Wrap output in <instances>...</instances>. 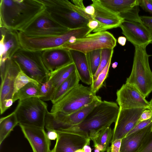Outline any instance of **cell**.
<instances>
[{
    "label": "cell",
    "mask_w": 152,
    "mask_h": 152,
    "mask_svg": "<svg viewBox=\"0 0 152 152\" xmlns=\"http://www.w3.org/2000/svg\"><path fill=\"white\" fill-rule=\"evenodd\" d=\"M139 5L146 12L152 14V0H139Z\"/></svg>",
    "instance_id": "cell-35"
},
{
    "label": "cell",
    "mask_w": 152,
    "mask_h": 152,
    "mask_svg": "<svg viewBox=\"0 0 152 152\" xmlns=\"http://www.w3.org/2000/svg\"></svg>",
    "instance_id": "cell-50"
},
{
    "label": "cell",
    "mask_w": 152,
    "mask_h": 152,
    "mask_svg": "<svg viewBox=\"0 0 152 152\" xmlns=\"http://www.w3.org/2000/svg\"><path fill=\"white\" fill-rule=\"evenodd\" d=\"M118 64V63L117 62H114L112 64V67L113 68H115Z\"/></svg>",
    "instance_id": "cell-46"
},
{
    "label": "cell",
    "mask_w": 152,
    "mask_h": 152,
    "mask_svg": "<svg viewBox=\"0 0 152 152\" xmlns=\"http://www.w3.org/2000/svg\"><path fill=\"white\" fill-rule=\"evenodd\" d=\"M42 51H31L21 48L12 58L18 65L21 70L39 83L49 79L50 73L45 66L42 57Z\"/></svg>",
    "instance_id": "cell-6"
},
{
    "label": "cell",
    "mask_w": 152,
    "mask_h": 152,
    "mask_svg": "<svg viewBox=\"0 0 152 152\" xmlns=\"http://www.w3.org/2000/svg\"><path fill=\"white\" fill-rule=\"evenodd\" d=\"M76 71L75 65L73 62L50 72L49 80L51 81L56 91L58 87Z\"/></svg>",
    "instance_id": "cell-24"
},
{
    "label": "cell",
    "mask_w": 152,
    "mask_h": 152,
    "mask_svg": "<svg viewBox=\"0 0 152 152\" xmlns=\"http://www.w3.org/2000/svg\"><path fill=\"white\" fill-rule=\"evenodd\" d=\"M47 104L38 97L19 100L14 112L19 124L44 128Z\"/></svg>",
    "instance_id": "cell-8"
},
{
    "label": "cell",
    "mask_w": 152,
    "mask_h": 152,
    "mask_svg": "<svg viewBox=\"0 0 152 152\" xmlns=\"http://www.w3.org/2000/svg\"><path fill=\"white\" fill-rule=\"evenodd\" d=\"M99 24L98 22L96 20H89L87 26L91 31L95 32L99 28Z\"/></svg>",
    "instance_id": "cell-39"
},
{
    "label": "cell",
    "mask_w": 152,
    "mask_h": 152,
    "mask_svg": "<svg viewBox=\"0 0 152 152\" xmlns=\"http://www.w3.org/2000/svg\"><path fill=\"white\" fill-rule=\"evenodd\" d=\"M30 83H34L38 86L39 84V83L29 77L21 70L15 80L13 95L20 89Z\"/></svg>",
    "instance_id": "cell-33"
},
{
    "label": "cell",
    "mask_w": 152,
    "mask_h": 152,
    "mask_svg": "<svg viewBox=\"0 0 152 152\" xmlns=\"http://www.w3.org/2000/svg\"><path fill=\"white\" fill-rule=\"evenodd\" d=\"M142 24L148 29L152 35V16H140Z\"/></svg>",
    "instance_id": "cell-36"
},
{
    "label": "cell",
    "mask_w": 152,
    "mask_h": 152,
    "mask_svg": "<svg viewBox=\"0 0 152 152\" xmlns=\"http://www.w3.org/2000/svg\"><path fill=\"white\" fill-rule=\"evenodd\" d=\"M152 117V111L149 109H146L144 110L141 114L138 121L137 124L142 121L149 119Z\"/></svg>",
    "instance_id": "cell-38"
},
{
    "label": "cell",
    "mask_w": 152,
    "mask_h": 152,
    "mask_svg": "<svg viewBox=\"0 0 152 152\" xmlns=\"http://www.w3.org/2000/svg\"><path fill=\"white\" fill-rule=\"evenodd\" d=\"M101 4L110 11L120 14L126 12L139 5V0H99Z\"/></svg>",
    "instance_id": "cell-23"
},
{
    "label": "cell",
    "mask_w": 152,
    "mask_h": 152,
    "mask_svg": "<svg viewBox=\"0 0 152 152\" xmlns=\"http://www.w3.org/2000/svg\"><path fill=\"white\" fill-rule=\"evenodd\" d=\"M84 152H91V148L89 145H86L83 148Z\"/></svg>",
    "instance_id": "cell-45"
},
{
    "label": "cell",
    "mask_w": 152,
    "mask_h": 152,
    "mask_svg": "<svg viewBox=\"0 0 152 152\" xmlns=\"http://www.w3.org/2000/svg\"><path fill=\"white\" fill-rule=\"evenodd\" d=\"M69 30L56 21L45 8L20 31L28 36L45 37L60 36Z\"/></svg>",
    "instance_id": "cell-9"
},
{
    "label": "cell",
    "mask_w": 152,
    "mask_h": 152,
    "mask_svg": "<svg viewBox=\"0 0 152 152\" xmlns=\"http://www.w3.org/2000/svg\"><path fill=\"white\" fill-rule=\"evenodd\" d=\"M19 122L15 113L1 118L0 119V145L8 136Z\"/></svg>",
    "instance_id": "cell-26"
},
{
    "label": "cell",
    "mask_w": 152,
    "mask_h": 152,
    "mask_svg": "<svg viewBox=\"0 0 152 152\" xmlns=\"http://www.w3.org/2000/svg\"><path fill=\"white\" fill-rule=\"evenodd\" d=\"M117 40L110 32L103 31L89 34L76 39L73 43H67L62 47L69 50H74L86 54L94 50L103 48L114 49Z\"/></svg>",
    "instance_id": "cell-11"
},
{
    "label": "cell",
    "mask_w": 152,
    "mask_h": 152,
    "mask_svg": "<svg viewBox=\"0 0 152 152\" xmlns=\"http://www.w3.org/2000/svg\"><path fill=\"white\" fill-rule=\"evenodd\" d=\"M102 100L99 96L88 106L69 115L59 112H48L45 119V127L47 131L57 132L61 129L78 125Z\"/></svg>",
    "instance_id": "cell-10"
},
{
    "label": "cell",
    "mask_w": 152,
    "mask_h": 152,
    "mask_svg": "<svg viewBox=\"0 0 152 152\" xmlns=\"http://www.w3.org/2000/svg\"><path fill=\"white\" fill-rule=\"evenodd\" d=\"M113 135V130L110 127H107L99 132L91 140L93 141L94 144L102 145L106 151L111 142Z\"/></svg>",
    "instance_id": "cell-28"
},
{
    "label": "cell",
    "mask_w": 152,
    "mask_h": 152,
    "mask_svg": "<svg viewBox=\"0 0 152 152\" xmlns=\"http://www.w3.org/2000/svg\"><path fill=\"white\" fill-rule=\"evenodd\" d=\"M152 123L121 139L119 152H139L152 137Z\"/></svg>",
    "instance_id": "cell-21"
},
{
    "label": "cell",
    "mask_w": 152,
    "mask_h": 152,
    "mask_svg": "<svg viewBox=\"0 0 152 152\" xmlns=\"http://www.w3.org/2000/svg\"><path fill=\"white\" fill-rule=\"evenodd\" d=\"M127 39L125 37L123 36L119 37L118 39V42L121 45L124 46L126 43Z\"/></svg>",
    "instance_id": "cell-43"
},
{
    "label": "cell",
    "mask_w": 152,
    "mask_h": 152,
    "mask_svg": "<svg viewBox=\"0 0 152 152\" xmlns=\"http://www.w3.org/2000/svg\"><path fill=\"white\" fill-rule=\"evenodd\" d=\"M112 58L109 60L107 64L104 69L99 73L96 80L91 85V91L96 94L103 85L104 82L107 77Z\"/></svg>",
    "instance_id": "cell-30"
},
{
    "label": "cell",
    "mask_w": 152,
    "mask_h": 152,
    "mask_svg": "<svg viewBox=\"0 0 152 152\" xmlns=\"http://www.w3.org/2000/svg\"><path fill=\"white\" fill-rule=\"evenodd\" d=\"M119 27L127 40L135 47L146 49L152 43V35L142 23L124 20Z\"/></svg>",
    "instance_id": "cell-15"
},
{
    "label": "cell",
    "mask_w": 152,
    "mask_h": 152,
    "mask_svg": "<svg viewBox=\"0 0 152 152\" xmlns=\"http://www.w3.org/2000/svg\"><path fill=\"white\" fill-rule=\"evenodd\" d=\"M47 134L48 138L50 140H55L56 139L58 136V133L52 130L48 131Z\"/></svg>",
    "instance_id": "cell-41"
},
{
    "label": "cell",
    "mask_w": 152,
    "mask_h": 152,
    "mask_svg": "<svg viewBox=\"0 0 152 152\" xmlns=\"http://www.w3.org/2000/svg\"><path fill=\"white\" fill-rule=\"evenodd\" d=\"M69 50L80 80L84 83L91 85L93 82V76L87 54L75 50Z\"/></svg>",
    "instance_id": "cell-22"
},
{
    "label": "cell",
    "mask_w": 152,
    "mask_h": 152,
    "mask_svg": "<svg viewBox=\"0 0 152 152\" xmlns=\"http://www.w3.org/2000/svg\"><path fill=\"white\" fill-rule=\"evenodd\" d=\"M91 32L90 29L87 26L69 30L64 34L58 36L31 37L27 36L20 31H18V34L22 48L31 51H43L62 47L72 38H80Z\"/></svg>",
    "instance_id": "cell-3"
},
{
    "label": "cell",
    "mask_w": 152,
    "mask_h": 152,
    "mask_svg": "<svg viewBox=\"0 0 152 152\" xmlns=\"http://www.w3.org/2000/svg\"><path fill=\"white\" fill-rule=\"evenodd\" d=\"M33 152H51L50 141L44 128L19 124Z\"/></svg>",
    "instance_id": "cell-17"
},
{
    "label": "cell",
    "mask_w": 152,
    "mask_h": 152,
    "mask_svg": "<svg viewBox=\"0 0 152 152\" xmlns=\"http://www.w3.org/2000/svg\"><path fill=\"white\" fill-rule=\"evenodd\" d=\"M150 103V107L151 108V110L152 111V98L151 99V100H150V102H149Z\"/></svg>",
    "instance_id": "cell-48"
},
{
    "label": "cell",
    "mask_w": 152,
    "mask_h": 152,
    "mask_svg": "<svg viewBox=\"0 0 152 152\" xmlns=\"http://www.w3.org/2000/svg\"><path fill=\"white\" fill-rule=\"evenodd\" d=\"M116 102L122 109L143 108L151 110L149 102L134 86L123 84L116 92Z\"/></svg>",
    "instance_id": "cell-13"
},
{
    "label": "cell",
    "mask_w": 152,
    "mask_h": 152,
    "mask_svg": "<svg viewBox=\"0 0 152 152\" xmlns=\"http://www.w3.org/2000/svg\"><path fill=\"white\" fill-rule=\"evenodd\" d=\"M57 23L68 29L87 26L89 20L75 12L67 0H39Z\"/></svg>",
    "instance_id": "cell-5"
},
{
    "label": "cell",
    "mask_w": 152,
    "mask_h": 152,
    "mask_svg": "<svg viewBox=\"0 0 152 152\" xmlns=\"http://www.w3.org/2000/svg\"><path fill=\"white\" fill-rule=\"evenodd\" d=\"M94 152H100V151L96 148H95L94 150Z\"/></svg>",
    "instance_id": "cell-49"
},
{
    "label": "cell",
    "mask_w": 152,
    "mask_h": 152,
    "mask_svg": "<svg viewBox=\"0 0 152 152\" xmlns=\"http://www.w3.org/2000/svg\"><path fill=\"white\" fill-rule=\"evenodd\" d=\"M40 96L39 98L43 101L51 100L56 92L51 81L39 83Z\"/></svg>",
    "instance_id": "cell-29"
},
{
    "label": "cell",
    "mask_w": 152,
    "mask_h": 152,
    "mask_svg": "<svg viewBox=\"0 0 152 152\" xmlns=\"http://www.w3.org/2000/svg\"><path fill=\"white\" fill-rule=\"evenodd\" d=\"M119 109L115 102L102 101L80 124L61 129L57 132L76 133L91 139L101 131L115 122Z\"/></svg>",
    "instance_id": "cell-2"
},
{
    "label": "cell",
    "mask_w": 152,
    "mask_h": 152,
    "mask_svg": "<svg viewBox=\"0 0 152 152\" xmlns=\"http://www.w3.org/2000/svg\"><path fill=\"white\" fill-rule=\"evenodd\" d=\"M80 79L76 71L57 88L51 100L54 104L72 89L79 84Z\"/></svg>",
    "instance_id": "cell-25"
},
{
    "label": "cell",
    "mask_w": 152,
    "mask_h": 152,
    "mask_svg": "<svg viewBox=\"0 0 152 152\" xmlns=\"http://www.w3.org/2000/svg\"><path fill=\"white\" fill-rule=\"evenodd\" d=\"M146 49L135 47L132 72L126 83L134 86L146 98L152 91V72Z\"/></svg>",
    "instance_id": "cell-4"
},
{
    "label": "cell",
    "mask_w": 152,
    "mask_h": 152,
    "mask_svg": "<svg viewBox=\"0 0 152 152\" xmlns=\"http://www.w3.org/2000/svg\"><path fill=\"white\" fill-rule=\"evenodd\" d=\"M146 109H147L120 108L113 130L111 143L116 140L122 139L125 137L137 124L141 114Z\"/></svg>",
    "instance_id": "cell-14"
},
{
    "label": "cell",
    "mask_w": 152,
    "mask_h": 152,
    "mask_svg": "<svg viewBox=\"0 0 152 152\" xmlns=\"http://www.w3.org/2000/svg\"><path fill=\"white\" fill-rule=\"evenodd\" d=\"M152 123V117L149 119L142 121L136 125L126 135L127 136L141 130ZM125 136V137H126Z\"/></svg>",
    "instance_id": "cell-34"
},
{
    "label": "cell",
    "mask_w": 152,
    "mask_h": 152,
    "mask_svg": "<svg viewBox=\"0 0 152 152\" xmlns=\"http://www.w3.org/2000/svg\"><path fill=\"white\" fill-rule=\"evenodd\" d=\"M85 12L87 14L91 16V17L94 16L95 13V9L94 7L91 4L86 7Z\"/></svg>",
    "instance_id": "cell-42"
},
{
    "label": "cell",
    "mask_w": 152,
    "mask_h": 152,
    "mask_svg": "<svg viewBox=\"0 0 152 152\" xmlns=\"http://www.w3.org/2000/svg\"><path fill=\"white\" fill-rule=\"evenodd\" d=\"M5 71L1 80L0 90V114H3L12 105L16 78L21 69L12 58L5 61Z\"/></svg>",
    "instance_id": "cell-12"
},
{
    "label": "cell",
    "mask_w": 152,
    "mask_h": 152,
    "mask_svg": "<svg viewBox=\"0 0 152 152\" xmlns=\"http://www.w3.org/2000/svg\"><path fill=\"white\" fill-rule=\"evenodd\" d=\"M97 96L90 87L79 84L53 104L50 112L70 114L88 106Z\"/></svg>",
    "instance_id": "cell-7"
},
{
    "label": "cell",
    "mask_w": 152,
    "mask_h": 152,
    "mask_svg": "<svg viewBox=\"0 0 152 152\" xmlns=\"http://www.w3.org/2000/svg\"><path fill=\"white\" fill-rule=\"evenodd\" d=\"M92 1L91 5L95 9V14L92 18L97 21L99 24L95 32L119 27L124 20L119 14L113 12L103 6L99 0H92Z\"/></svg>",
    "instance_id": "cell-16"
},
{
    "label": "cell",
    "mask_w": 152,
    "mask_h": 152,
    "mask_svg": "<svg viewBox=\"0 0 152 152\" xmlns=\"http://www.w3.org/2000/svg\"><path fill=\"white\" fill-rule=\"evenodd\" d=\"M113 52V49L107 48L101 49L100 64L96 72L93 76V82L96 80L99 73L106 66L110 58H112Z\"/></svg>",
    "instance_id": "cell-32"
},
{
    "label": "cell",
    "mask_w": 152,
    "mask_h": 152,
    "mask_svg": "<svg viewBox=\"0 0 152 152\" xmlns=\"http://www.w3.org/2000/svg\"><path fill=\"white\" fill-rule=\"evenodd\" d=\"M75 152H84L83 149H80L76 150Z\"/></svg>",
    "instance_id": "cell-47"
},
{
    "label": "cell",
    "mask_w": 152,
    "mask_h": 152,
    "mask_svg": "<svg viewBox=\"0 0 152 152\" xmlns=\"http://www.w3.org/2000/svg\"><path fill=\"white\" fill-rule=\"evenodd\" d=\"M87 54L90 71L93 76L99 67L101 58V49L92 51Z\"/></svg>",
    "instance_id": "cell-31"
},
{
    "label": "cell",
    "mask_w": 152,
    "mask_h": 152,
    "mask_svg": "<svg viewBox=\"0 0 152 152\" xmlns=\"http://www.w3.org/2000/svg\"><path fill=\"white\" fill-rule=\"evenodd\" d=\"M121 139L116 140L112 142L107 149V152H119L121 144Z\"/></svg>",
    "instance_id": "cell-37"
},
{
    "label": "cell",
    "mask_w": 152,
    "mask_h": 152,
    "mask_svg": "<svg viewBox=\"0 0 152 152\" xmlns=\"http://www.w3.org/2000/svg\"><path fill=\"white\" fill-rule=\"evenodd\" d=\"M94 146L95 148L98 149L100 152H104L106 151L104 147L102 145L95 144H94Z\"/></svg>",
    "instance_id": "cell-44"
},
{
    "label": "cell",
    "mask_w": 152,
    "mask_h": 152,
    "mask_svg": "<svg viewBox=\"0 0 152 152\" xmlns=\"http://www.w3.org/2000/svg\"><path fill=\"white\" fill-rule=\"evenodd\" d=\"M0 62L11 58L14 54L22 48L18 31L0 26Z\"/></svg>",
    "instance_id": "cell-20"
},
{
    "label": "cell",
    "mask_w": 152,
    "mask_h": 152,
    "mask_svg": "<svg viewBox=\"0 0 152 152\" xmlns=\"http://www.w3.org/2000/svg\"><path fill=\"white\" fill-rule=\"evenodd\" d=\"M57 132L58 136L56 143L51 152H75L90 144L91 139L81 135L67 132Z\"/></svg>",
    "instance_id": "cell-18"
},
{
    "label": "cell",
    "mask_w": 152,
    "mask_h": 152,
    "mask_svg": "<svg viewBox=\"0 0 152 152\" xmlns=\"http://www.w3.org/2000/svg\"><path fill=\"white\" fill-rule=\"evenodd\" d=\"M45 9L39 0H1L0 26L21 31Z\"/></svg>",
    "instance_id": "cell-1"
},
{
    "label": "cell",
    "mask_w": 152,
    "mask_h": 152,
    "mask_svg": "<svg viewBox=\"0 0 152 152\" xmlns=\"http://www.w3.org/2000/svg\"><path fill=\"white\" fill-rule=\"evenodd\" d=\"M39 85L30 83L20 89L13 95V103L18 100H22L40 96Z\"/></svg>",
    "instance_id": "cell-27"
},
{
    "label": "cell",
    "mask_w": 152,
    "mask_h": 152,
    "mask_svg": "<svg viewBox=\"0 0 152 152\" xmlns=\"http://www.w3.org/2000/svg\"><path fill=\"white\" fill-rule=\"evenodd\" d=\"M139 152H152V137Z\"/></svg>",
    "instance_id": "cell-40"
},
{
    "label": "cell",
    "mask_w": 152,
    "mask_h": 152,
    "mask_svg": "<svg viewBox=\"0 0 152 152\" xmlns=\"http://www.w3.org/2000/svg\"><path fill=\"white\" fill-rule=\"evenodd\" d=\"M42 57L50 72L73 62L69 50L63 47L42 51Z\"/></svg>",
    "instance_id": "cell-19"
}]
</instances>
